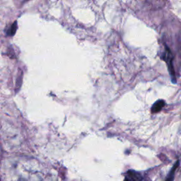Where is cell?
<instances>
[{"instance_id":"277c9868","label":"cell","mask_w":181,"mask_h":181,"mask_svg":"<svg viewBox=\"0 0 181 181\" xmlns=\"http://www.w3.org/2000/svg\"><path fill=\"white\" fill-rule=\"evenodd\" d=\"M23 75H24V72H23L21 69H19V74H18V76H17V79H16V93L18 92L21 87L22 82H23Z\"/></svg>"},{"instance_id":"7a4b0ae2","label":"cell","mask_w":181,"mask_h":181,"mask_svg":"<svg viewBox=\"0 0 181 181\" xmlns=\"http://www.w3.org/2000/svg\"><path fill=\"white\" fill-rule=\"evenodd\" d=\"M164 106H165V101L163 100L158 101L156 102V103L154 104V106H152L151 112L153 113L159 112L160 110L163 108Z\"/></svg>"},{"instance_id":"5b68a950","label":"cell","mask_w":181,"mask_h":181,"mask_svg":"<svg viewBox=\"0 0 181 181\" xmlns=\"http://www.w3.org/2000/svg\"><path fill=\"white\" fill-rule=\"evenodd\" d=\"M17 30V21H14V24L11 25L9 29L7 31V35L9 36H13L15 35L16 31Z\"/></svg>"},{"instance_id":"3957f363","label":"cell","mask_w":181,"mask_h":181,"mask_svg":"<svg viewBox=\"0 0 181 181\" xmlns=\"http://www.w3.org/2000/svg\"><path fill=\"white\" fill-rule=\"evenodd\" d=\"M179 166V161H178L176 163H175V165L173 167L172 169L171 170V171L168 175V176L166 178V181H173L174 179V176H175V170H176L177 167Z\"/></svg>"},{"instance_id":"6da1fadb","label":"cell","mask_w":181,"mask_h":181,"mask_svg":"<svg viewBox=\"0 0 181 181\" xmlns=\"http://www.w3.org/2000/svg\"><path fill=\"white\" fill-rule=\"evenodd\" d=\"M142 176L140 173L129 170L127 172L124 181H142Z\"/></svg>"}]
</instances>
